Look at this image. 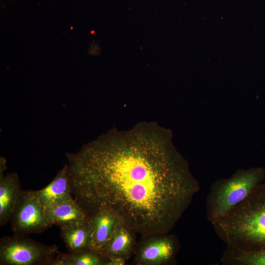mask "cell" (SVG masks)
Returning a JSON list of instances; mask_svg holds the SVG:
<instances>
[{
    "mask_svg": "<svg viewBox=\"0 0 265 265\" xmlns=\"http://www.w3.org/2000/svg\"><path fill=\"white\" fill-rule=\"evenodd\" d=\"M168 136L157 123L142 122L67 154L75 199L89 215L111 211L143 237L167 234L198 189Z\"/></svg>",
    "mask_w": 265,
    "mask_h": 265,
    "instance_id": "6da1fadb",
    "label": "cell"
},
{
    "mask_svg": "<svg viewBox=\"0 0 265 265\" xmlns=\"http://www.w3.org/2000/svg\"><path fill=\"white\" fill-rule=\"evenodd\" d=\"M215 224L235 249H265V183Z\"/></svg>",
    "mask_w": 265,
    "mask_h": 265,
    "instance_id": "7a4b0ae2",
    "label": "cell"
},
{
    "mask_svg": "<svg viewBox=\"0 0 265 265\" xmlns=\"http://www.w3.org/2000/svg\"><path fill=\"white\" fill-rule=\"evenodd\" d=\"M24 235L5 236L0 240L1 265H51L59 253L55 245H46Z\"/></svg>",
    "mask_w": 265,
    "mask_h": 265,
    "instance_id": "3957f363",
    "label": "cell"
},
{
    "mask_svg": "<svg viewBox=\"0 0 265 265\" xmlns=\"http://www.w3.org/2000/svg\"><path fill=\"white\" fill-rule=\"evenodd\" d=\"M264 177L263 169H254L239 174L220 186L212 199V221L216 222L243 201Z\"/></svg>",
    "mask_w": 265,
    "mask_h": 265,
    "instance_id": "277c9868",
    "label": "cell"
},
{
    "mask_svg": "<svg viewBox=\"0 0 265 265\" xmlns=\"http://www.w3.org/2000/svg\"><path fill=\"white\" fill-rule=\"evenodd\" d=\"M10 221L12 231L19 235L41 233L53 225L46 217L45 206L35 191L30 190L22 191Z\"/></svg>",
    "mask_w": 265,
    "mask_h": 265,
    "instance_id": "5b68a950",
    "label": "cell"
},
{
    "mask_svg": "<svg viewBox=\"0 0 265 265\" xmlns=\"http://www.w3.org/2000/svg\"><path fill=\"white\" fill-rule=\"evenodd\" d=\"M175 240L167 234L143 237L135 252L138 265H163L170 263L175 255Z\"/></svg>",
    "mask_w": 265,
    "mask_h": 265,
    "instance_id": "8992f818",
    "label": "cell"
},
{
    "mask_svg": "<svg viewBox=\"0 0 265 265\" xmlns=\"http://www.w3.org/2000/svg\"><path fill=\"white\" fill-rule=\"evenodd\" d=\"M121 223L119 217L107 209H101L90 214L87 221L90 235L89 248L102 254Z\"/></svg>",
    "mask_w": 265,
    "mask_h": 265,
    "instance_id": "52a82bcc",
    "label": "cell"
},
{
    "mask_svg": "<svg viewBox=\"0 0 265 265\" xmlns=\"http://www.w3.org/2000/svg\"><path fill=\"white\" fill-rule=\"evenodd\" d=\"M45 212L51 223L60 228L87 221L89 217L88 213L72 196L46 207Z\"/></svg>",
    "mask_w": 265,
    "mask_h": 265,
    "instance_id": "ba28073f",
    "label": "cell"
},
{
    "mask_svg": "<svg viewBox=\"0 0 265 265\" xmlns=\"http://www.w3.org/2000/svg\"><path fill=\"white\" fill-rule=\"evenodd\" d=\"M22 190L17 173H8L0 177V225L10 220L15 206Z\"/></svg>",
    "mask_w": 265,
    "mask_h": 265,
    "instance_id": "9c48e42d",
    "label": "cell"
},
{
    "mask_svg": "<svg viewBox=\"0 0 265 265\" xmlns=\"http://www.w3.org/2000/svg\"><path fill=\"white\" fill-rule=\"evenodd\" d=\"M35 192L45 207L71 197L68 165L57 174L48 186Z\"/></svg>",
    "mask_w": 265,
    "mask_h": 265,
    "instance_id": "30bf717a",
    "label": "cell"
},
{
    "mask_svg": "<svg viewBox=\"0 0 265 265\" xmlns=\"http://www.w3.org/2000/svg\"><path fill=\"white\" fill-rule=\"evenodd\" d=\"M135 233L123 223H120L109 240L102 254L108 259L122 257L128 260L134 248Z\"/></svg>",
    "mask_w": 265,
    "mask_h": 265,
    "instance_id": "8fae6325",
    "label": "cell"
},
{
    "mask_svg": "<svg viewBox=\"0 0 265 265\" xmlns=\"http://www.w3.org/2000/svg\"><path fill=\"white\" fill-rule=\"evenodd\" d=\"M87 221H80L60 228L61 238L69 252L89 248L90 235Z\"/></svg>",
    "mask_w": 265,
    "mask_h": 265,
    "instance_id": "7c38bea8",
    "label": "cell"
},
{
    "mask_svg": "<svg viewBox=\"0 0 265 265\" xmlns=\"http://www.w3.org/2000/svg\"><path fill=\"white\" fill-rule=\"evenodd\" d=\"M108 259L90 248L69 253L59 252L51 265H107Z\"/></svg>",
    "mask_w": 265,
    "mask_h": 265,
    "instance_id": "4fadbf2b",
    "label": "cell"
},
{
    "mask_svg": "<svg viewBox=\"0 0 265 265\" xmlns=\"http://www.w3.org/2000/svg\"><path fill=\"white\" fill-rule=\"evenodd\" d=\"M232 259L236 263L245 265H265V249L241 250L236 249Z\"/></svg>",
    "mask_w": 265,
    "mask_h": 265,
    "instance_id": "5bb4252c",
    "label": "cell"
},
{
    "mask_svg": "<svg viewBox=\"0 0 265 265\" xmlns=\"http://www.w3.org/2000/svg\"><path fill=\"white\" fill-rule=\"evenodd\" d=\"M107 265H125L126 259L118 257H115L108 258Z\"/></svg>",
    "mask_w": 265,
    "mask_h": 265,
    "instance_id": "9a60e30c",
    "label": "cell"
}]
</instances>
